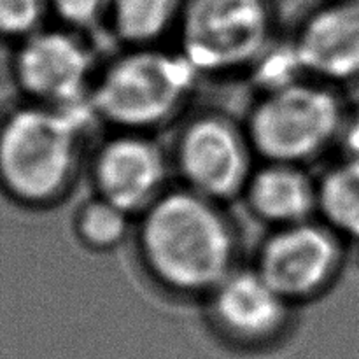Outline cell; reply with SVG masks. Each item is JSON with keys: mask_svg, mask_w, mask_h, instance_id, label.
I'll return each instance as SVG.
<instances>
[{"mask_svg": "<svg viewBox=\"0 0 359 359\" xmlns=\"http://www.w3.org/2000/svg\"><path fill=\"white\" fill-rule=\"evenodd\" d=\"M226 207L175 184L137 217V262L161 293L203 302L242 265L238 228Z\"/></svg>", "mask_w": 359, "mask_h": 359, "instance_id": "6da1fadb", "label": "cell"}, {"mask_svg": "<svg viewBox=\"0 0 359 359\" xmlns=\"http://www.w3.org/2000/svg\"><path fill=\"white\" fill-rule=\"evenodd\" d=\"M90 111L25 104L0 119V186L30 209H49L72 193L86 168Z\"/></svg>", "mask_w": 359, "mask_h": 359, "instance_id": "7a4b0ae2", "label": "cell"}, {"mask_svg": "<svg viewBox=\"0 0 359 359\" xmlns=\"http://www.w3.org/2000/svg\"><path fill=\"white\" fill-rule=\"evenodd\" d=\"M202 81L175 46H121L100 63L90 107L109 130L156 135L184 118Z\"/></svg>", "mask_w": 359, "mask_h": 359, "instance_id": "3957f363", "label": "cell"}, {"mask_svg": "<svg viewBox=\"0 0 359 359\" xmlns=\"http://www.w3.org/2000/svg\"><path fill=\"white\" fill-rule=\"evenodd\" d=\"M351 112L346 90L304 76L256 91L242 121L258 160L311 167L340 149Z\"/></svg>", "mask_w": 359, "mask_h": 359, "instance_id": "277c9868", "label": "cell"}, {"mask_svg": "<svg viewBox=\"0 0 359 359\" xmlns=\"http://www.w3.org/2000/svg\"><path fill=\"white\" fill-rule=\"evenodd\" d=\"M279 37L276 0H184L174 46L202 79H245Z\"/></svg>", "mask_w": 359, "mask_h": 359, "instance_id": "5b68a950", "label": "cell"}, {"mask_svg": "<svg viewBox=\"0 0 359 359\" xmlns=\"http://www.w3.org/2000/svg\"><path fill=\"white\" fill-rule=\"evenodd\" d=\"M168 151L177 184L223 205L242 198L259 161L244 121L214 109L189 114Z\"/></svg>", "mask_w": 359, "mask_h": 359, "instance_id": "8992f818", "label": "cell"}, {"mask_svg": "<svg viewBox=\"0 0 359 359\" xmlns=\"http://www.w3.org/2000/svg\"><path fill=\"white\" fill-rule=\"evenodd\" d=\"M349 242L319 217L270 228L251 265L291 305L312 304L342 277Z\"/></svg>", "mask_w": 359, "mask_h": 359, "instance_id": "52a82bcc", "label": "cell"}, {"mask_svg": "<svg viewBox=\"0 0 359 359\" xmlns=\"http://www.w3.org/2000/svg\"><path fill=\"white\" fill-rule=\"evenodd\" d=\"M100 63L90 35L55 23L18 41L13 76L27 102L91 112L90 97Z\"/></svg>", "mask_w": 359, "mask_h": 359, "instance_id": "ba28073f", "label": "cell"}, {"mask_svg": "<svg viewBox=\"0 0 359 359\" xmlns=\"http://www.w3.org/2000/svg\"><path fill=\"white\" fill-rule=\"evenodd\" d=\"M93 195L139 217L170 188V151L154 133L109 130L88 156Z\"/></svg>", "mask_w": 359, "mask_h": 359, "instance_id": "9c48e42d", "label": "cell"}, {"mask_svg": "<svg viewBox=\"0 0 359 359\" xmlns=\"http://www.w3.org/2000/svg\"><path fill=\"white\" fill-rule=\"evenodd\" d=\"M202 304L217 339L241 351H263L283 342L297 311L252 265L233 270Z\"/></svg>", "mask_w": 359, "mask_h": 359, "instance_id": "30bf717a", "label": "cell"}, {"mask_svg": "<svg viewBox=\"0 0 359 359\" xmlns=\"http://www.w3.org/2000/svg\"><path fill=\"white\" fill-rule=\"evenodd\" d=\"M307 77L347 90L359 84V0H326L290 35Z\"/></svg>", "mask_w": 359, "mask_h": 359, "instance_id": "8fae6325", "label": "cell"}, {"mask_svg": "<svg viewBox=\"0 0 359 359\" xmlns=\"http://www.w3.org/2000/svg\"><path fill=\"white\" fill-rule=\"evenodd\" d=\"M241 200L269 230L304 223L318 217V175L304 165L259 160Z\"/></svg>", "mask_w": 359, "mask_h": 359, "instance_id": "7c38bea8", "label": "cell"}, {"mask_svg": "<svg viewBox=\"0 0 359 359\" xmlns=\"http://www.w3.org/2000/svg\"><path fill=\"white\" fill-rule=\"evenodd\" d=\"M184 0H111L107 30L119 46L167 44Z\"/></svg>", "mask_w": 359, "mask_h": 359, "instance_id": "4fadbf2b", "label": "cell"}, {"mask_svg": "<svg viewBox=\"0 0 359 359\" xmlns=\"http://www.w3.org/2000/svg\"><path fill=\"white\" fill-rule=\"evenodd\" d=\"M318 217L359 244V156L339 154L318 175Z\"/></svg>", "mask_w": 359, "mask_h": 359, "instance_id": "5bb4252c", "label": "cell"}, {"mask_svg": "<svg viewBox=\"0 0 359 359\" xmlns=\"http://www.w3.org/2000/svg\"><path fill=\"white\" fill-rule=\"evenodd\" d=\"M135 217L116 203L93 195L83 200L72 217L76 241L91 252H111L133 237Z\"/></svg>", "mask_w": 359, "mask_h": 359, "instance_id": "9a60e30c", "label": "cell"}, {"mask_svg": "<svg viewBox=\"0 0 359 359\" xmlns=\"http://www.w3.org/2000/svg\"><path fill=\"white\" fill-rule=\"evenodd\" d=\"M111 0H48V13L56 25L84 35L107 28Z\"/></svg>", "mask_w": 359, "mask_h": 359, "instance_id": "2e32d148", "label": "cell"}, {"mask_svg": "<svg viewBox=\"0 0 359 359\" xmlns=\"http://www.w3.org/2000/svg\"><path fill=\"white\" fill-rule=\"evenodd\" d=\"M48 0H0V37L21 41L44 27Z\"/></svg>", "mask_w": 359, "mask_h": 359, "instance_id": "e0dca14e", "label": "cell"}, {"mask_svg": "<svg viewBox=\"0 0 359 359\" xmlns=\"http://www.w3.org/2000/svg\"><path fill=\"white\" fill-rule=\"evenodd\" d=\"M340 154H353L359 156V111L353 109L349 123L344 132L342 144H340Z\"/></svg>", "mask_w": 359, "mask_h": 359, "instance_id": "ac0fdd59", "label": "cell"}]
</instances>
